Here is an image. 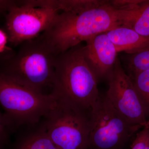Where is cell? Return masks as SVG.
<instances>
[{
  "label": "cell",
  "mask_w": 149,
  "mask_h": 149,
  "mask_svg": "<svg viewBox=\"0 0 149 149\" xmlns=\"http://www.w3.org/2000/svg\"><path fill=\"white\" fill-rule=\"evenodd\" d=\"M131 14V10L115 8L107 1L103 5L77 14L60 13L42 35L58 54L95 35L126 26Z\"/></svg>",
  "instance_id": "cell-1"
},
{
  "label": "cell",
  "mask_w": 149,
  "mask_h": 149,
  "mask_svg": "<svg viewBox=\"0 0 149 149\" xmlns=\"http://www.w3.org/2000/svg\"><path fill=\"white\" fill-rule=\"evenodd\" d=\"M57 55L41 34L22 43L17 52L0 55V72L36 93L54 95Z\"/></svg>",
  "instance_id": "cell-2"
},
{
  "label": "cell",
  "mask_w": 149,
  "mask_h": 149,
  "mask_svg": "<svg viewBox=\"0 0 149 149\" xmlns=\"http://www.w3.org/2000/svg\"><path fill=\"white\" fill-rule=\"evenodd\" d=\"M82 43L57 55L54 95L90 111L100 97L97 80L85 60Z\"/></svg>",
  "instance_id": "cell-3"
},
{
  "label": "cell",
  "mask_w": 149,
  "mask_h": 149,
  "mask_svg": "<svg viewBox=\"0 0 149 149\" xmlns=\"http://www.w3.org/2000/svg\"><path fill=\"white\" fill-rule=\"evenodd\" d=\"M54 95H45L19 85L0 72V106L16 132L39 124L53 108Z\"/></svg>",
  "instance_id": "cell-4"
},
{
  "label": "cell",
  "mask_w": 149,
  "mask_h": 149,
  "mask_svg": "<svg viewBox=\"0 0 149 149\" xmlns=\"http://www.w3.org/2000/svg\"><path fill=\"white\" fill-rule=\"evenodd\" d=\"M90 112L57 97L42 124L58 149H88Z\"/></svg>",
  "instance_id": "cell-5"
},
{
  "label": "cell",
  "mask_w": 149,
  "mask_h": 149,
  "mask_svg": "<svg viewBox=\"0 0 149 149\" xmlns=\"http://www.w3.org/2000/svg\"><path fill=\"white\" fill-rule=\"evenodd\" d=\"M141 128L118 112L105 95L100 96L90 112V133L87 149H124Z\"/></svg>",
  "instance_id": "cell-6"
},
{
  "label": "cell",
  "mask_w": 149,
  "mask_h": 149,
  "mask_svg": "<svg viewBox=\"0 0 149 149\" xmlns=\"http://www.w3.org/2000/svg\"><path fill=\"white\" fill-rule=\"evenodd\" d=\"M58 12L52 9L34 7L18 1L6 17V33L8 42L14 46L32 40L48 29Z\"/></svg>",
  "instance_id": "cell-7"
},
{
  "label": "cell",
  "mask_w": 149,
  "mask_h": 149,
  "mask_svg": "<svg viewBox=\"0 0 149 149\" xmlns=\"http://www.w3.org/2000/svg\"><path fill=\"white\" fill-rule=\"evenodd\" d=\"M106 97L121 115L132 125L142 128L149 120L131 77L123 68L118 58L107 79Z\"/></svg>",
  "instance_id": "cell-8"
},
{
  "label": "cell",
  "mask_w": 149,
  "mask_h": 149,
  "mask_svg": "<svg viewBox=\"0 0 149 149\" xmlns=\"http://www.w3.org/2000/svg\"><path fill=\"white\" fill-rule=\"evenodd\" d=\"M83 47L85 60L97 80L107 79L114 67L117 52L105 32L89 38Z\"/></svg>",
  "instance_id": "cell-9"
},
{
  "label": "cell",
  "mask_w": 149,
  "mask_h": 149,
  "mask_svg": "<svg viewBox=\"0 0 149 149\" xmlns=\"http://www.w3.org/2000/svg\"><path fill=\"white\" fill-rule=\"evenodd\" d=\"M106 33L113 43L117 53H135L149 46V38L139 35L130 27L121 26Z\"/></svg>",
  "instance_id": "cell-10"
},
{
  "label": "cell",
  "mask_w": 149,
  "mask_h": 149,
  "mask_svg": "<svg viewBox=\"0 0 149 149\" xmlns=\"http://www.w3.org/2000/svg\"><path fill=\"white\" fill-rule=\"evenodd\" d=\"M106 0H37L36 7L53 9L58 12L74 14L97 8L105 4Z\"/></svg>",
  "instance_id": "cell-11"
},
{
  "label": "cell",
  "mask_w": 149,
  "mask_h": 149,
  "mask_svg": "<svg viewBox=\"0 0 149 149\" xmlns=\"http://www.w3.org/2000/svg\"><path fill=\"white\" fill-rule=\"evenodd\" d=\"M28 127L20 135L13 149H58L48 136L42 123Z\"/></svg>",
  "instance_id": "cell-12"
},
{
  "label": "cell",
  "mask_w": 149,
  "mask_h": 149,
  "mask_svg": "<svg viewBox=\"0 0 149 149\" xmlns=\"http://www.w3.org/2000/svg\"><path fill=\"white\" fill-rule=\"evenodd\" d=\"M128 27L149 38V0L142 1L134 10Z\"/></svg>",
  "instance_id": "cell-13"
},
{
  "label": "cell",
  "mask_w": 149,
  "mask_h": 149,
  "mask_svg": "<svg viewBox=\"0 0 149 149\" xmlns=\"http://www.w3.org/2000/svg\"><path fill=\"white\" fill-rule=\"evenodd\" d=\"M129 76L148 118H149V70L135 72Z\"/></svg>",
  "instance_id": "cell-14"
},
{
  "label": "cell",
  "mask_w": 149,
  "mask_h": 149,
  "mask_svg": "<svg viewBox=\"0 0 149 149\" xmlns=\"http://www.w3.org/2000/svg\"><path fill=\"white\" fill-rule=\"evenodd\" d=\"M126 58L130 74L149 70V46L135 53L128 54Z\"/></svg>",
  "instance_id": "cell-15"
},
{
  "label": "cell",
  "mask_w": 149,
  "mask_h": 149,
  "mask_svg": "<svg viewBox=\"0 0 149 149\" xmlns=\"http://www.w3.org/2000/svg\"><path fill=\"white\" fill-rule=\"evenodd\" d=\"M14 129L4 113L0 111V149H5L10 142Z\"/></svg>",
  "instance_id": "cell-16"
},
{
  "label": "cell",
  "mask_w": 149,
  "mask_h": 149,
  "mask_svg": "<svg viewBox=\"0 0 149 149\" xmlns=\"http://www.w3.org/2000/svg\"><path fill=\"white\" fill-rule=\"evenodd\" d=\"M136 135L130 149H146L149 141V120Z\"/></svg>",
  "instance_id": "cell-17"
},
{
  "label": "cell",
  "mask_w": 149,
  "mask_h": 149,
  "mask_svg": "<svg viewBox=\"0 0 149 149\" xmlns=\"http://www.w3.org/2000/svg\"><path fill=\"white\" fill-rule=\"evenodd\" d=\"M18 4V1L0 0V15L6 12L14 6Z\"/></svg>",
  "instance_id": "cell-18"
},
{
  "label": "cell",
  "mask_w": 149,
  "mask_h": 149,
  "mask_svg": "<svg viewBox=\"0 0 149 149\" xmlns=\"http://www.w3.org/2000/svg\"><path fill=\"white\" fill-rule=\"evenodd\" d=\"M8 42V38L6 32L0 29V55L11 49L7 46Z\"/></svg>",
  "instance_id": "cell-19"
},
{
  "label": "cell",
  "mask_w": 149,
  "mask_h": 149,
  "mask_svg": "<svg viewBox=\"0 0 149 149\" xmlns=\"http://www.w3.org/2000/svg\"><path fill=\"white\" fill-rule=\"evenodd\" d=\"M146 149H149V141L148 143V145H147V146Z\"/></svg>",
  "instance_id": "cell-20"
}]
</instances>
